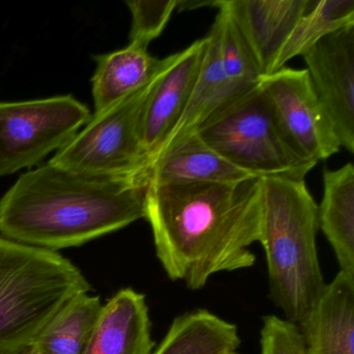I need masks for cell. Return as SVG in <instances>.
I'll list each match as a JSON object with an SVG mask.
<instances>
[{
    "instance_id": "8",
    "label": "cell",
    "mask_w": 354,
    "mask_h": 354,
    "mask_svg": "<svg viewBox=\"0 0 354 354\" xmlns=\"http://www.w3.org/2000/svg\"><path fill=\"white\" fill-rule=\"evenodd\" d=\"M260 86L279 129L300 158L317 165L339 152L341 146L333 124L306 70L283 68L263 76Z\"/></svg>"
},
{
    "instance_id": "21",
    "label": "cell",
    "mask_w": 354,
    "mask_h": 354,
    "mask_svg": "<svg viewBox=\"0 0 354 354\" xmlns=\"http://www.w3.org/2000/svg\"><path fill=\"white\" fill-rule=\"evenodd\" d=\"M212 7L218 9L211 30L216 36L223 69L238 88L250 90L262 78L256 59L221 0L212 1Z\"/></svg>"
},
{
    "instance_id": "1",
    "label": "cell",
    "mask_w": 354,
    "mask_h": 354,
    "mask_svg": "<svg viewBox=\"0 0 354 354\" xmlns=\"http://www.w3.org/2000/svg\"><path fill=\"white\" fill-rule=\"evenodd\" d=\"M144 218L155 252L171 281L189 290L204 288L213 275L250 268V250L261 236V178L236 183L148 185Z\"/></svg>"
},
{
    "instance_id": "19",
    "label": "cell",
    "mask_w": 354,
    "mask_h": 354,
    "mask_svg": "<svg viewBox=\"0 0 354 354\" xmlns=\"http://www.w3.org/2000/svg\"><path fill=\"white\" fill-rule=\"evenodd\" d=\"M102 308L99 296H76L51 319L32 346L45 354H84Z\"/></svg>"
},
{
    "instance_id": "9",
    "label": "cell",
    "mask_w": 354,
    "mask_h": 354,
    "mask_svg": "<svg viewBox=\"0 0 354 354\" xmlns=\"http://www.w3.org/2000/svg\"><path fill=\"white\" fill-rule=\"evenodd\" d=\"M302 57L339 146L353 153L354 26L329 35Z\"/></svg>"
},
{
    "instance_id": "2",
    "label": "cell",
    "mask_w": 354,
    "mask_h": 354,
    "mask_svg": "<svg viewBox=\"0 0 354 354\" xmlns=\"http://www.w3.org/2000/svg\"><path fill=\"white\" fill-rule=\"evenodd\" d=\"M145 173L98 176L47 162L0 198V234L57 252L84 245L144 218Z\"/></svg>"
},
{
    "instance_id": "18",
    "label": "cell",
    "mask_w": 354,
    "mask_h": 354,
    "mask_svg": "<svg viewBox=\"0 0 354 354\" xmlns=\"http://www.w3.org/2000/svg\"><path fill=\"white\" fill-rule=\"evenodd\" d=\"M240 344L237 325L200 308L174 319L151 354H234Z\"/></svg>"
},
{
    "instance_id": "25",
    "label": "cell",
    "mask_w": 354,
    "mask_h": 354,
    "mask_svg": "<svg viewBox=\"0 0 354 354\" xmlns=\"http://www.w3.org/2000/svg\"><path fill=\"white\" fill-rule=\"evenodd\" d=\"M234 354H240V353H238V352H236V353H234Z\"/></svg>"
},
{
    "instance_id": "10",
    "label": "cell",
    "mask_w": 354,
    "mask_h": 354,
    "mask_svg": "<svg viewBox=\"0 0 354 354\" xmlns=\"http://www.w3.org/2000/svg\"><path fill=\"white\" fill-rule=\"evenodd\" d=\"M207 48L206 37L174 53L145 105L140 123V140L147 167L177 126L194 92Z\"/></svg>"
},
{
    "instance_id": "4",
    "label": "cell",
    "mask_w": 354,
    "mask_h": 354,
    "mask_svg": "<svg viewBox=\"0 0 354 354\" xmlns=\"http://www.w3.org/2000/svg\"><path fill=\"white\" fill-rule=\"evenodd\" d=\"M90 291L82 271L59 252L0 236V354L32 346L70 300Z\"/></svg>"
},
{
    "instance_id": "3",
    "label": "cell",
    "mask_w": 354,
    "mask_h": 354,
    "mask_svg": "<svg viewBox=\"0 0 354 354\" xmlns=\"http://www.w3.org/2000/svg\"><path fill=\"white\" fill-rule=\"evenodd\" d=\"M261 245L266 254L269 295L285 319L299 325L326 283L317 252L318 205L304 179L261 178Z\"/></svg>"
},
{
    "instance_id": "24",
    "label": "cell",
    "mask_w": 354,
    "mask_h": 354,
    "mask_svg": "<svg viewBox=\"0 0 354 354\" xmlns=\"http://www.w3.org/2000/svg\"><path fill=\"white\" fill-rule=\"evenodd\" d=\"M18 354H45L44 352L40 351V350L37 349L34 346H30V347L24 349V351L20 352Z\"/></svg>"
},
{
    "instance_id": "15",
    "label": "cell",
    "mask_w": 354,
    "mask_h": 354,
    "mask_svg": "<svg viewBox=\"0 0 354 354\" xmlns=\"http://www.w3.org/2000/svg\"><path fill=\"white\" fill-rule=\"evenodd\" d=\"M92 78L94 113L102 111L152 82L171 59H156L148 49L129 44L106 55H96Z\"/></svg>"
},
{
    "instance_id": "23",
    "label": "cell",
    "mask_w": 354,
    "mask_h": 354,
    "mask_svg": "<svg viewBox=\"0 0 354 354\" xmlns=\"http://www.w3.org/2000/svg\"><path fill=\"white\" fill-rule=\"evenodd\" d=\"M260 354H306L297 325L275 315L263 318Z\"/></svg>"
},
{
    "instance_id": "6",
    "label": "cell",
    "mask_w": 354,
    "mask_h": 354,
    "mask_svg": "<svg viewBox=\"0 0 354 354\" xmlns=\"http://www.w3.org/2000/svg\"><path fill=\"white\" fill-rule=\"evenodd\" d=\"M163 70L140 90L93 113L84 129L59 149L48 162L88 175L145 173L147 158L140 140V123L145 105Z\"/></svg>"
},
{
    "instance_id": "12",
    "label": "cell",
    "mask_w": 354,
    "mask_h": 354,
    "mask_svg": "<svg viewBox=\"0 0 354 354\" xmlns=\"http://www.w3.org/2000/svg\"><path fill=\"white\" fill-rule=\"evenodd\" d=\"M155 346L146 296L125 288L103 304L84 354H151Z\"/></svg>"
},
{
    "instance_id": "14",
    "label": "cell",
    "mask_w": 354,
    "mask_h": 354,
    "mask_svg": "<svg viewBox=\"0 0 354 354\" xmlns=\"http://www.w3.org/2000/svg\"><path fill=\"white\" fill-rule=\"evenodd\" d=\"M145 178L148 185H169L236 183L254 177L225 160L194 133L159 153L145 169Z\"/></svg>"
},
{
    "instance_id": "13",
    "label": "cell",
    "mask_w": 354,
    "mask_h": 354,
    "mask_svg": "<svg viewBox=\"0 0 354 354\" xmlns=\"http://www.w3.org/2000/svg\"><path fill=\"white\" fill-rule=\"evenodd\" d=\"M298 328L306 354H354V275L339 271Z\"/></svg>"
},
{
    "instance_id": "16",
    "label": "cell",
    "mask_w": 354,
    "mask_h": 354,
    "mask_svg": "<svg viewBox=\"0 0 354 354\" xmlns=\"http://www.w3.org/2000/svg\"><path fill=\"white\" fill-rule=\"evenodd\" d=\"M319 229L333 248L339 271L354 275V167L323 169Z\"/></svg>"
},
{
    "instance_id": "22",
    "label": "cell",
    "mask_w": 354,
    "mask_h": 354,
    "mask_svg": "<svg viewBox=\"0 0 354 354\" xmlns=\"http://www.w3.org/2000/svg\"><path fill=\"white\" fill-rule=\"evenodd\" d=\"M179 0H127L132 16L129 44L148 49L169 24Z\"/></svg>"
},
{
    "instance_id": "20",
    "label": "cell",
    "mask_w": 354,
    "mask_h": 354,
    "mask_svg": "<svg viewBox=\"0 0 354 354\" xmlns=\"http://www.w3.org/2000/svg\"><path fill=\"white\" fill-rule=\"evenodd\" d=\"M354 26L353 0H310L277 64V71L296 57H302L329 35Z\"/></svg>"
},
{
    "instance_id": "17",
    "label": "cell",
    "mask_w": 354,
    "mask_h": 354,
    "mask_svg": "<svg viewBox=\"0 0 354 354\" xmlns=\"http://www.w3.org/2000/svg\"><path fill=\"white\" fill-rule=\"evenodd\" d=\"M206 39V53L189 102L177 126L167 136L157 155L174 142L196 133L209 118L232 99L245 92L230 80L223 69L218 43L212 30L208 32Z\"/></svg>"
},
{
    "instance_id": "5",
    "label": "cell",
    "mask_w": 354,
    "mask_h": 354,
    "mask_svg": "<svg viewBox=\"0 0 354 354\" xmlns=\"http://www.w3.org/2000/svg\"><path fill=\"white\" fill-rule=\"evenodd\" d=\"M196 133L225 160L254 177L304 180L316 167L300 158L286 140L260 82L232 99Z\"/></svg>"
},
{
    "instance_id": "7",
    "label": "cell",
    "mask_w": 354,
    "mask_h": 354,
    "mask_svg": "<svg viewBox=\"0 0 354 354\" xmlns=\"http://www.w3.org/2000/svg\"><path fill=\"white\" fill-rule=\"evenodd\" d=\"M86 105L71 95L0 102V176L39 165L90 121Z\"/></svg>"
},
{
    "instance_id": "11",
    "label": "cell",
    "mask_w": 354,
    "mask_h": 354,
    "mask_svg": "<svg viewBox=\"0 0 354 354\" xmlns=\"http://www.w3.org/2000/svg\"><path fill=\"white\" fill-rule=\"evenodd\" d=\"M310 0H221L263 76L277 72L289 37Z\"/></svg>"
}]
</instances>
